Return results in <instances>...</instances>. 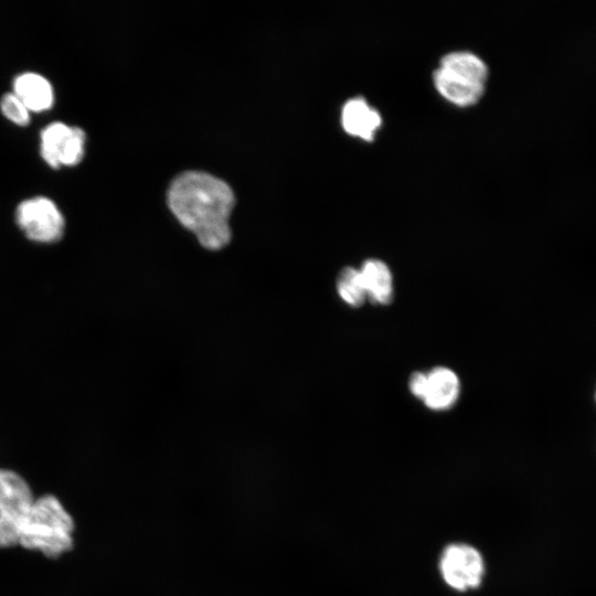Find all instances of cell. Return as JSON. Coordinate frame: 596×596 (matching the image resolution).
<instances>
[{
	"mask_svg": "<svg viewBox=\"0 0 596 596\" xmlns=\"http://www.w3.org/2000/svg\"><path fill=\"white\" fill-rule=\"evenodd\" d=\"M382 124L380 111L363 96L349 98L341 109V125L352 136L372 140Z\"/></svg>",
	"mask_w": 596,
	"mask_h": 596,
	"instance_id": "cell-7",
	"label": "cell"
},
{
	"mask_svg": "<svg viewBox=\"0 0 596 596\" xmlns=\"http://www.w3.org/2000/svg\"><path fill=\"white\" fill-rule=\"evenodd\" d=\"M86 134L77 126L54 121L40 134V155L53 169L77 166L85 155Z\"/></svg>",
	"mask_w": 596,
	"mask_h": 596,
	"instance_id": "cell-4",
	"label": "cell"
},
{
	"mask_svg": "<svg viewBox=\"0 0 596 596\" xmlns=\"http://www.w3.org/2000/svg\"><path fill=\"white\" fill-rule=\"evenodd\" d=\"M32 493L22 477L0 469V515L20 524L33 504Z\"/></svg>",
	"mask_w": 596,
	"mask_h": 596,
	"instance_id": "cell-6",
	"label": "cell"
},
{
	"mask_svg": "<svg viewBox=\"0 0 596 596\" xmlns=\"http://www.w3.org/2000/svg\"><path fill=\"white\" fill-rule=\"evenodd\" d=\"M234 202L233 190L224 180L199 170L177 175L168 191L169 207L174 216L210 251L230 243L228 221Z\"/></svg>",
	"mask_w": 596,
	"mask_h": 596,
	"instance_id": "cell-1",
	"label": "cell"
},
{
	"mask_svg": "<svg viewBox=\"0 0 596 596\" xmlns=\"http://www.w3.org/2000/svg\"><path fill=\"white\" fill-rule=\"evenodd\" d=\"M595 401H596V392H595Z\"/></svg>",
	"mask_w": 596,
	"mask_h": 596,
	"instance_id": "cell-17",
	"label": "cell"
},
{
	"mask_svg": "<svg viewBox=\"0 0 596 596\" xmlns=\"http://www.w3.org/2000/svg\"><path fill=\"white\" fill-rule=\"evenodd\" d=\"M439 570L445 583L465 592L478 587L485 575V562L477 549L464 543L448 545L441 553Z\"/></svg>",
	"mask_w": 596,
	"mask_h": 596,
	"instance_id": "cell-5",
	"label": "cell"
},
{
	"mask_svg": "<svg viewBox=\"0 0 596 596\" xmlns=\"http://www.w3.org/2000/svg\"><path fill=\"white\" fill-rule=\"evenodd\" d=\"M408 386L411 393L423 401L427 386V374L415 371L409 376Z\"/></svg>",
	"mask_w": 596,
	"mask_h": 596,
	"instance_id": "cell-16",
	"label": "cell"
},
{
	"mask_svg": "<svg viewBox=\"0 0 596 596\" xmlns=\"http://www.w3.org/2000/svg\"><path fill=\"white\" fill-rule=\"evenodd\" d=\"M13 93L21 99L30 113H43L54 105L55 94L51 82L34 72H24L15 76Z\"/></svg>",
	"mask_w": 596,
	"mask_h": 596,
	"instance_id": "cell-8",
	"label": "cell"
},
{
	"mask_svg": "<svg viewBox=\"0 0 596 596\" xmlns=\"http://www.w3.org/2000/svg\"><path fill=\"white\" fill-rule=\"evenodd\" d=\"M73 520L60 501L44 496L33 502L20 524L19 543L55 557L72 546Z\"/></svg>",
	"mask_w": 596,
	"mask_h": 596,
	"instance_id": "cell-2",
	"label": "cell"
},
{
	"mask_svg": "<svg viewBox=\"0 0 596 596\" xmlns=\"http://www.w3.org/2000/svg\"><path fill=\"white\" fill-rule=\"evenodd\" d=\"M336 287L340 298L353 308L361 307L366 300V292L360 270L345 266L338 274Z\"/></svg>",
	"mask_w": 596,
	"mask_h": 596,
	"instance_id": "cell-13",
	"label": "cell"
},
{
	"mask_svg": "<svg viewBox=\"0 0 596 596\" xmlns=\"http://www.w3.org/2000/svg\"><path fill=\"white\" fill-rule=\"evenodd\" d=\"M433 83L443 97L458 106L477 103L485 92V85L465 81L440 67L434 70Z\"/></svg>",
	"mask_w": 596,
	"mask_h": 596,
	"instance_id": "cell-11",
	"label": "cell"
},
{
	"mask_svg": "<svg viewBox=\"0 0 596 596\" xmlns=\"http://www.w3.org/2000/svg\"><path fill=\"white\" fill-rule=\"evenodd\" d=\"M427 374V386L423 402L433 411H446L459 397L460 382L457 374L448 368L437 366Z\"/></svg>",
	"mask_w": 596,
	"mask_h": 596,
	"instance_id": "cell-9",
	"label": "cell"
},
{
	"mask_svg": "<svg viewBox=\"0 0 596 596\" xmlns=\"http://www.w3.org/2000/svg\"><path fill=\"white\" fill-rule=\"evenodd\" d=\"M19 524L0 515V546H10L19 543Z\"/></svg>",
	"mask_w": 596,
	"mask_h": 596,
	"instance_id": "cell-15",
	"label": "cell"
},
{
	"mask_svg": "<svg viewBox=\"0 0 596 596\" xmlns=\"http://www.w3.org/2000/svg\"><path fill=\"white\" fill-rule=\"evenodd\" d=\"M359 270L366 299L377 305H389L393 300V277L389 266L381 259L370 258Z\"/></svg>",
	"mask_w": 596,
	"mask_h": 596,
	"instance_id": "cell-10",
	"label": "cell"
},
{
	"mask_svg": "<svg viewBox=\"0 0 596 596\" xmlns=\"http://www.w3.org/2000/svg\"><path fill=\"white\" fill-rule=\"evenodd\" d=\"M441 70L465 81L485 85L488 77V66L477 54L470 51H451L440 57Z\"/></svg>",
	"mask_w": 596,
	"mask_h": 596,
	"instance_id": "cell-12",
	"label": "cell"
},
{
	"mask_svg": "<svg viewBox=\"0 0 596 596\" xmlns=\"http://www.w3.org/2000/svg\"><path fill=\"white\" fill-rule=\"evenodd\" d=\"M0 111L8 120L17 126H28L30 124V110L13 92L2 95L0 99Z\"/></svg>",
	"mask_w": 596,
	"mask_h": 596,
	"instance_id": "cell-14",
	"label": "cell"
},
{
	"mask_svg": "<svg viewBox=\"0 0 596 596\" xmlns=\"http://www.w3.org/2000/svg\"><path fill=\"white\" fill-rule=\"evenodd\" d=\"M14 216L20 231L34 243L54 244L64 235V215L46 196L38 195L20 202Z\"/></svg>",
	"mask_w": 596,
	"mask_h": 596,
	"instance_id": "cell-3",
	"label": "cell"
}]
</instances>
